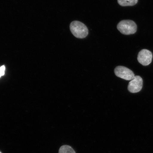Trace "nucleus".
<instances>
[{"label": "nucleus", "mask_w": 153, "mask_h": 153, "mask_svg": "<svg viewBox=\"0 0 153 153\" xmlns=\"http://www.w3.org/2000/svg\"><path fill=\"white\" fill-rule=\"evenodd\" d=\"M71 31L76 37L80 39L85 38L88 34L87 27L79 21H74L70 25Z\"/></svg>", "instance_id": "nucleus-1"}, {"label": "nucleus", "mask_w": 153, "mask_h": 153, "mask_svg": "<svg viewBox=\"0 0 153 153\" xmlns=\"http://www.w3.org/2000/svg\"><path fill=\"white\" fill-rule=\"evenodd\" d=\"M137 26L134 21L131 20H123L118 24L117 29L120 33L124 35H130L136 33Z\"/></svg>", "instance_id": "nucleus-2"}, {"label": "nucleus", "mask_w": 153, "mask_h": 153, "mask_svg": "<svg viewBox=\"0 0 153 153\" xmlns=\"http://www.w3.org/2000/svg\"><path fill=\"white\" fill-rule=\"evenodd\" d=\"M0 153H1V152H0Z\"/></svg>", "instance_id": "nucleus-9"}, {"label": "nucleus", "mask_w": 153, "mask_h": 153, "mask_svg": "<svg viewBox=\"0 0 153 153\" xmlns=\"http://www.w3.org/2000/svg\"><path fill=\"white\" fill-rule=\"evenodd\" d=\"M152 53L151 51L147 49H143L138 53L137 59L139 63L143 66H146L152 62Z\"/></svg>", "instance_id": "nucleus-5"}, {"label": "nucleus", "mask_w": 153, "mask_h": 153, "mask_svg": "<svg viewBox=\"0 0 153 153\" xmlns=\"http://www.w3.org/2000/svg\"><path fill=\"white\" fill-rule=\"evenodd\" d=\"M117 1L122 6H132L137 4L138 0H118Z\"/></svg>", "instance_id": "nucleus-6"}, {"label": "nucleus", "mask_w": 153, "mask_h": 153, "mask_svg": "<svg viewBox=\"0 0 153 153\" xmlns=\"http://www.w3.org/2000/svg\"><path fill=\"white\" fill-rule=\"evenodd\" d=\"M143 80L141 76H135L128 85V89L130 92L133 93H137L140 91L142 89Z\"/></svg>", "instance_id": "nucleus-4"}, {"label": "nucleus", "mask_w": 153, "mask_h": 153, "mask_svg": "<svg viewBox=\"0 0 153 153\" xmlns=\"http://www.w3.org/2000/svg\"><path fill=\"white\" fill-rule=\"evenodd\" d=\"M59 153H76L71 147L68 145H63L59 149Z\"/></svg>", "instance_id": "nucleus-7"}, {"label": "nucleus", "mask_w": 153, "mask_h": 153, "mask_svg": "<svg viewBox=\"0 0 153 153\" xmlns=\"http://www.w3.org/2000/svg\"><path fill=\"white\" fill-rule=\"evenodd\" d=\"M114 72L118 77L127 81L131 80L135 76L134 74L131 70L123 66L117 67L115 68Z\"/></svg>", "instance_id": "nucleus-3"}, {"label": "nucleus", "mask_w": 153, "mask_h": 153, "mask_svg": "<svg viewBox=\"0 0 153 153\" xmlns=\"http://www.w3.org/2000/svg\"><path fill=\"white\" fill-rule=\"evenodd\" d=\"M5 71V67L4 66H2L0 68V77L4 74Z\"/></svg>", "instance_id": "nucleus-8"}]
</instances>
